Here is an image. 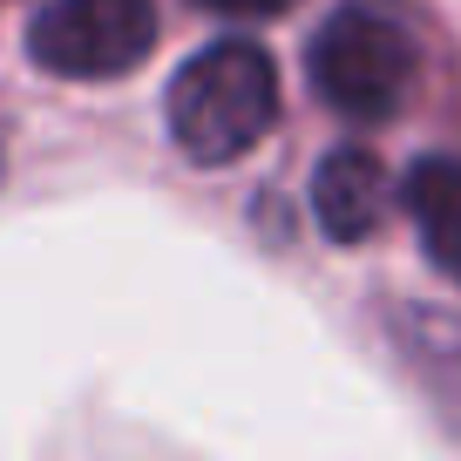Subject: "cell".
Instances as JSON below:
<instances>
[{
	"label": "cell",
	"instance_id": "1",
	"mask_svg": "<svg viewBox=\"0 0 461 461\" xmlns=\"http://www.w3.org/2000/svg\"><path fill=\"white\" fill-rule=\"evenodd\" d=\"M278 115V68L258 41H217L170 82V136L190 163H238Z\"/></svg>",
	"mask_w": 461,
	"mask_h": 461
},
{
	"label": "cell",
	"instance_id": "2",
	"mask_svg": "<svg viewBox=\"0 0 461 461\" xmlns=\"http://www.w3.org/2000/svg\"><path fill=\"white\" fill-rule=\"evenodd\" d=\"M312 88L353 122H380L407 102L414 82V41L393 14L374 7H339L312 41Z\"/></svg>",
	"mask_w": 461,
	"mask_h": 461
},
{
	"label": "cell",
	"instance_id": "3",
	"mask_svg": "<svg viewBox=\"0 0 461 461\" xmlns=\"http://www.w3.org/2000/svg\"><path fill=\"white\" fill-rule=\"evenodd\" d=\"M149 41H157V0H48L28 28V55L75 82L130 75Z\"/></svg>",
	"mask_w": 461,
	"mask_h": 461
},
{
	"label": "cell",
	"instance_id": "4",
	"mask_svg": "<svg viewBox=\"0 0 461 461\" xmlns=\"http://www.w3.org/2000/svg\"><path fill=\"white\" fill-rule=\"evenodd\" d=\"M312 217L332 245H360L387 217V170L366 149H332L312 176Z\"/></svg>",
	"mask_w": 461,
	"mask_h": 461
},
{
	"label": "cell",
	"instance_id": "5",
	"mask_svg": "<svg viewBox=\"0 0 461 461\" xmlns=\"http://www.w3.org/2000/svg\"><path fill=\"white\" fill-rule=\"evenodd\" d=\"M401 203L414 217L428 258L461 285V163L455 157H420L401 184Z\"/></svg>",
	"mask_w": 461,
	"mask_h": 461
},
{
	"label": "cell",
	"instance_id": "6",
	"mask_svg": "<svg viewBox=\"0 0 461 461\" xmlns=\"http://www.w3.org/2000/svg\"><path fill=\"white\" fill-rule=\"evenodd\" d=\"M197 7H211V14H230V21H265V14H285V7H299V0H197Z\"/></svg>",
	"mask_w": 461,
	"mask_h": 461
}]
</instances>
